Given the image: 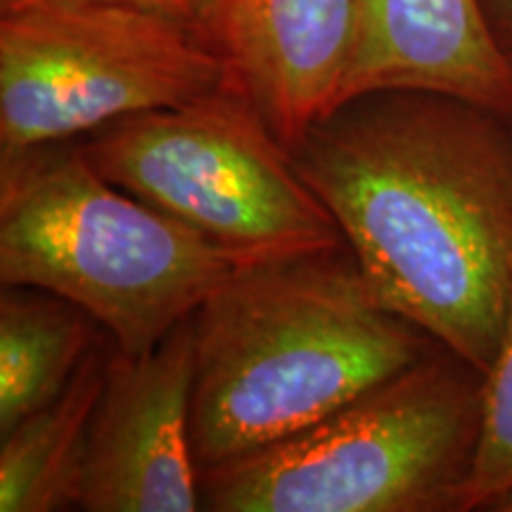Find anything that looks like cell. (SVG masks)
<instances>
[{"instance_id":"4fadbf2b","label":"cell","mask_w":512,"mask_h":512,"mask_svg":"<svg viewBox=\"0 0 512 512\" xmlns=\"http://www.w3.org/2000/svg\"><path fill=\"white\" fill-rule=\"evenodd\" d=\"M107 3H124L162 12V15L176 17L190 24V27L204 31L211 38V29H214V19L216 12H219L221 0H107ZM211 43H214V38H211Z\"/></svg>"},{"instance_id":"7a4b0ae2","label":"cell","mask_w":512,"mask_h":512,"mask_svg":"<svg viewBox=\"0 0 512 512\" xmlns=\"http://www.w3.org/2000/svg\"><path fill=\"white\" fill-rule=\"evenodd\" d=\"M192 325L200 475L306 430L437 347L375 297L349 247L240 264Z\"/></svg>"},{"instance_id":"9a60e30c","label":"cell","mask_w":512,"mask_h":512,"mask_svg":"<svg viewBox=\"0 0 512 512\" xmlns=\"http://www.w3.org/2000/svg\"><path fill=\"white\" fill-rule=\"evenodd\" d=\"M491 510H496V512H512V489L505 496L498 498V501L491 505Z\"/></svg>"},{"instance_id":"7c38bea8","label":"cell","mask_w":512,"mask_h":512,"mask_svg":"<svg viewBox=\"0 0 512 512\" xmlns=\"http://www.w3.org/2000/svg\"><path fill=\"white\" fill-rule=\"evenodd\" d=\"M512 489V287L501 344L484 373L482 427L460 512L491 510Z\"/></svg>"},{"instance_id":"5bb4252c","label":"cell","mask_w":512,"mask_h":512,"mask_svg":"<svg viewBox=\"0 0 512 512\" xmlns=\"http://www.w3.org/2000/svg\"><path fill=\"white\" fill-rule=\"evenodd\" d=\"M479 5L496 43L512 60V0H479Z\"/></svg>"},{"instance_id":"277c9868","label":"cell","mask_w":512,"mask_h":512,"mask_svg":"<svg viewBox=\"0 0 512 512\" xmlns=\"http://www.w3.org/2000/svg\"><path fill=\"white\" fill-rule=\"evenodd\" d=\"M484 373L437 344L306 430L209 467L211 512H460Z\"/></svg>"},{"instance_id":"6da1fadb","label":"cell","mask_w":512,"mask_h":512,"mask_svg":"<svg viewBox=\"0 0 512 512\" xmlns=\"http://www.w3.org/2000/svg\"><path fill=\"white\" fill-rule=\"evenodd\" d=\"M375 297L486 373L512 287V117L434 91H370L292 147Z\"/></svg>"},{"instance_id":"3957f363","label":"cell","mask_w":512,"mask_h":512,"mask_svg":"<svg viewBox=\"0 0 512 512\" xmlns=\"http://www.w3.org/2000/svg\"><path fill=\"white\" fill-rule=\"evenodd\" d=\"M238 266L102 178L76 140L0 157V283L69 299L124 354L155 349Z\"/></svg>"},{"instance_id":"ba28073f","label":"cell","mask_w":512,"mask_h":512,"mask_svg":"<svg viewBox=\"0 0 512 512\" xmlns=\"http://www.w3.org/2000/svg\"><path fill=\"white\" fill-rule=\"evenodd\" d=\"M356 0H221L211 38L287 150L332 110L347 72Z\"/></svg>"},{"instance_id":"9c48e42d","label":"cell","mask_w":512,"mask_h":512,"mask_svg":"<svg viewBox=\"0 0 512 512\" xmlns=\"http://www.w3.org/2000/svg\"><path fill=\"white\" fill-rule=\"evenodd\" d=\"M392 88L458 95L512 117V60L479 0H356L335 105Z\"/></svg>"},{"instance_id":"5b68a950","label":"cell","mask_w":512,"mask_h":512,"mask_svg":"<svg viewBox=\"0 0 512 512\" xmlns=\"http://www.w3.org/2000/svg\"><path fill=\"white\" fill-rule=\"evenodd\" d=\"M102 178L197 230L238 264L347 247L254 102L233 83L76 138Z\"/></svg>"},{"instance_id":"8fae6325","label":"cell","mask_w":512,"mask_h":512,"mask_svg":"<svg viewBox=\"0 0 512 512\" xmlns=\"http://www.w3.org/2000/svg\"><path fill=\"white\" fill-rule=\"evenodd\" d=\"M112 339L88 354L67 389L3 434L0 512H60L79 503L86 434Z\"/></svg>"},{"instance_id":"30bf717a","label":"cell","mask_w":512,"mask_h":512,"mask_svg":"<svg viewBox=\"0 0 512 512\" xmlns=\"http://www.w3.org/2000/svg\"><path fill=\"white\" fill-rule=\"evenodd\" d=\"M100 323L41 287L3 285L0 294V437L55 401L95 347Z\"/></svg>"},{"instance_id":"52a82bcc","label":"cell","mask_w":512,"mask_h":512,"mask_svg":"<svg viewBox=\"0 0 512 512\" xmlns=\"http://www.w3.org/2000/svg\"><path fill=\"white\" fill-rule=\"evenodd\" d=\"M192 382V316L145 354H124L112 342L88 422L76 510H202L190 434Z\"/></svg>"},{"instance_id":"8992f818","label":"cell","mask_w":512,"mask_h":512,"mask_svg":"<svg viewBox=\"0 0 512 512\" xmlns=\"http://www.w3.org/2000/svg\"><path fill=\"white\" fill-rule=\"evenodd\" d=\"M230 83L204 31L107 0H0V157Z\"/></svg>"}]
</instances>
